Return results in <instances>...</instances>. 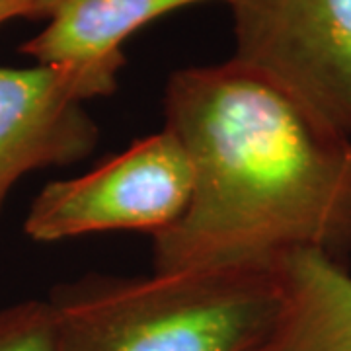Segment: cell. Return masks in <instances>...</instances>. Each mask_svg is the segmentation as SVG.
<instances>
[{
	"label": "cell",
	"instance_id": "obj_10",
	"mask_svg": "<svg viewBox=\"0 0 351 351\" xmlns=\"http://www.w3.org/2000/svg\"><path fill=\"white\" fill-rule=\"evenodd\" d=\"M34 10L38 14V18H49V14L55 10V6L61 2V0H29Z\"/></svg>",
	"mask_w": 351,
	"mask_h": 351
},
{
	"label": "cell",
	"instance_id": "obj_7",
	"mask_svg": "<svg viewBox=\"0 0 351 351\" xmlns=\"http://www.w3.org/2000/svg\"><path fill=\"white\" fill-rule=\"evenodd\" d=\"M281 311L254 351H351V276L326 252L302 248L274 265Z\"/></svg>",
	"mask_w": 351,
	"mask_h": 351
},
{
	"label": "cell",
	"instance_id": "obj_4",
	"mask_svg": "<svg viewBox=\"0 0 351 351\" xmlns=\"http://www.w3.org/2000/svg\"><path fill=\"white\" fill-rule=\"evenodd\" d=\"M232 59L351 138V0H232Z\"/></svg>",
	"mask_w": 351,
	"mask_h": 351
},
{
	"label": "cell",
	"instance_id": "obj_8",
	"mask_svg": "<svg viewBox=\"0 0 351 351\" xmlns=\"http://www.w3.org/2000/svg\"><path fill=\"white\" fill-rule=\"evenodd\" d=\"M0 351H61L51 302L29 299L0 308Z\"/></svg>",
	"mask_w": 351,
	"mask_h": 351
},
{
	"label": "cell",
	"instance_id": "obj_2",
	"mask_svg": "<svg viewBox=\"0 0 351 351\" xmlns=\"http://www.w3.org/2000/svg\"><path fill=\"white\" fill-rule=\"evenodd\" d=\"M61 351H254L281 311L276 271L92 276L51 291Z\"/></svg>",
	"mask_w": 351,
	"mask_h": 351
},
{
	"label": "cell",
	"instance_id": "obj_9",
	"mask_svg": "<svg viewBox=\"0 0 351 351\" xmlns=\"http://www.w3.org/2000/svg\"><path fill=\"white\" fill-rule=\"evenodd\" d=\"M16 18H38L29 0H0V25Z\"/></svg>",
	"mask_w": 351,
	"mask_h": 351
},
{
	"label": "cell",
	"instance_id": "obj_6",
	"mask_svg": "<svg viewBox=\"0 0 351 351\" xmlns=\"http://www.w3.org/2000/svg\"><path fill=\"white\" fill-rule=\"evenodd\" d=\"M203 2L232 0H61L20 51L36 63L75 66L110 96L125 64L127 39L166 14Z\"/></svg>",
	"mask_w": 351,
	"mask_h": 351
},
{
	"label": "cell",
	"instance_id": "obj_1",
	"mask_svg": "<svg viewBox=\"0 0 351 351\" xmlns=\"http://www.w3.org/2000/svg\"><path fill=\"white\" fill-rule=\"evenodd\" d=\"M164 127L193 184L182 219L152 237L156 274L271 269L302 248L341 262L351 250V138L267 78L234 59L176 71Z\"/></svg>",
	"mask_w": 351,
	"mask_h": 351
},
{
	"label": "cell",
	"instance_id": "obj_3",
	"mask_svg": "<svg viewBox=\"0 0 351 351\" xmlns=\"http://www.w3.org/2000/svg\"><path fill=\"white\" fill-rule=\"evenodd\" d=\"M191 184L188 154L164 127L86 174L49 182L32 201L24 232L36 242L112 230L156 237L182 219Z\"/></svg>",
	"mask_w": 351,
	"mask_h": 351
},
{
	"label": "cell",
	"instance_id": "obj_5",
	"mask_svg": "<svg viewBox=\"0 0 351 351\" xmlns=\"http://www.w3.org/2000/svg\"><path fill=\"white\" fill-rule=\"evenodd\" d=\"M101 96L75 66H0V209L20 178L75 164L96 149L100 129L84 104Z\"/></svg>",
	"mask_w": 351,
	"mask_h": 351
}]
</instances>
